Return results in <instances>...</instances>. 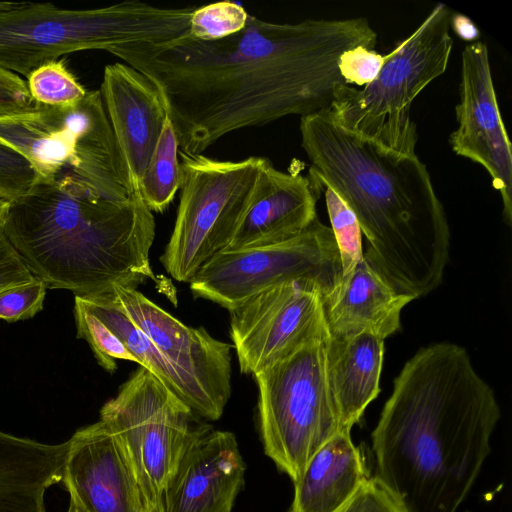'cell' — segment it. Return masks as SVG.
<instances>
[{"label":"cell","instance_id":"6da1fadb","mask_svg":"<svg viewBox=\"0 0 512 512\" xmlns=\"http://www.w3.org/2000/svg\"><path fill=\"white\" fill-rule=\"evenodd\" d=\"M365 18L274 23L248 16L240 32L216 41L184 37L134 42L109 53L159 91L182 151L200 154L233 131L289 115L326 113L346 84L341 54L374 49Z\"/></svg>","mask_w":512,"mask_h":512},{"label":"cell","instance_id":"7a4b0ae2","mask_svg":"<svg viewBox=\"0 0 512 512\" xmlns=\"http://www.w3.org/2000/svg\"><path fill=\"white\" fill-rule=\"evenodd\" d=\"M500 415L465 348H421L395 378L372 432L376 476L404 512H457L491 452Z\"/></svg>","mask_w":512,"mask_h":512},{"label":"cell","instance_id":"3957f363","mask_svg":"<svg viewBox=\"0 0 512 512\" xmlns=\"http://www.w3.org/2000/svg\"><path fill=\"white\" fill-rule=\"evenodd\" d=\"M308 177L328 185L354 213L368 241L363 258L400 295L436 289L449 259L450 230L426 165L335 124L302 116Z\"/></svg>","mask_w":512,"mask_h":512},{"label":"cell","instance_id":"277c9868","mask_svg":"<svg viewBox=\"0 0 512 512\" xmlns=\"http://www.w3.org/2000/svg\"><path fill=\"white\" fill-rule=\"evenodd\" d=\"M155 228L140 192L126 201L109 200L69 174L36 178L11 201L3 222L33 276L47 289L75 296L157 281L149 258Z\"/></svg>","mask_w":512,"mask_h":512},{"label":"cell","instance_id":"5b68a950","mask_svg":"<svg viewBox=\"0 0 512 512\" xmlns=\"http://www.w3.org/2000/svg\"><path fill=\"white\" fill-rule=\"evenodd\" d=\"M124 343L136 363L196 415L218 420L231 395V345L186 326L136 288L77 296Z\"/></svg>","mask_w":512,"mask_h":512},{"label":"cell","instance_id":"8992f818","mask_svg":"<svg viewBox=\"0 0 512 512\" xmlns=\"http://www.w3.org/2000/svg\"><path fill=\"white\" fill-rule=\"evenodd\" d=\"M194 9L135 0L92 9L0 2V68L27 77L42 64L78 51L170 42L188 34Z\"/></svg>","mask_w":512,"mask_h":512},{"label":"cell","instance_id":"52a82bcc","mask_svg":"<svg viewBox=\"0 0 512 512\" xmlns=\"http://www.w3.org/2000/svg\"><path fill=\"white\" fill-rule=\"evenodd\" d=\"M0 142L25 158L36 178L69 174L113 201L139 192L131 186L100 90L70 106L35 104L0 117Z\"/></svg>","mask_w":512,"mask_h":512},{"label":"cell","instance_id":"ba28073f","mask_svg":"<svg viewBox=\"0 0 512 512\" xmlns=\"http://www.w3.org/2000/svg\"><path fill=\"white\" fill-rule=\"evenodd\" d=\"M450 17L448 7L438 3L410 36L386 54L373 81L360 89L339 85L325 114L385 149L416 154L418 135L411 105L448 66L453 46Z\"/></svg>","mask_w":512,"mask_h":512},{"label":"cell","instance_id":"9c48e42d","mask_svg":"<svg viewBox=\"0 0 512 512\" xmlns=\"http://www.w3.org/2000/svg\"><path fill=\"white\" fill-rule=\"evenodd\" d=\"M330 333L254 374L265 454L295 483L313 455L341 432L326 373Z\"/></svg>","mask_w":512,"mask_h":512},{"label":"cell","instance_id":"30bf717a","mask_svg":"<svg viewBox=\"0 0 512 512\" xmlns=\"http://www.w3.org/2000/svg\"><path fill=\"white\" fill-rule=\"evenodd\" d=\"M180 201L160 261L177 281L190 282L225 250L248 209L267 158L218 160L179 150Z\"/></svg>","mask_w":512,"mask_h":512},{"label":"cell","instance_id":"8fae6325","mask_svg":"<svg viewBox=\"0 0 512 512\" xmlns=\"http://www.w3.org/2000/svg\"><path fill=\"white\" fill-rule=\"evenodd\" d=\"M195 415L142 366L102 406L100 420L120 442L144 502L162 498L167 482L200 425Z\"/></svg>","mask_w":512,"mask_h":512},{"label":"cell","instance_id":"7c38bea8","mask_svg":"<svg viewBox=\"0 0 512 512\" xmlns=\"http://www.w3.org/2000/svg\"><path fill=\"white\" fill-rule=\"evenodd\" d=\"M341 278L333 232L316 218L304 232L289 240L217 253L189 284L195 297L230 311L263 290L293 280L317 285L324 297Z\"/></svg>","mask_w":512,"mask_h":512},{"label":"cell","instance_id":"4fadbf2b","mask_svg":"<svg viewBox=\"0 0 512 512\" xmlns=\"http://www.w3.org/2000/svg\"><path fill=\"white\" fill-rule=\"evenodd\" d=\"M321 289L293 280L230 310V336L240 371L256 374L304 343L329 334Z\"/></svg>","mask_w":512,"mask_h":512},{"label":"cell","instance_id":"5bb4252c","mask_svg":"<svg viewBox=\"0 0 512 512\" xmlns=\"http://www.w3.org/2000/svg\"><path fill=\"white\" fill-rule=\"evenodd\" d=\"M457 129L449 142L458 156L480 164L500 192L503 215L512 218V145L502 120L486 44H468L461 57Z\"/></svg>","mask_w":512,"mask_h":512},{"label":"cell","instance_id":"9a60e30c","mask_svg":"<svg viewBox=\"0 0 512 512\" xmlns=\"http://www.w3.org/2000/svg\"><path fill=\"white\" fill-rule=\"evenodd\" d=\"M245 471L235 435L200 424L165 486L163 512H231Z\"/></svg>","mask_w":512,"mask_h":512},{"label":"cell","instance_id":"2e32d148","mask_svg":"<svg viewBox=\"0 0 512 512\" xmlns=\"http://www.w3.org/2000/svg\"><path fill=\"white\" fill-rule=\"evenodd\" d=\"M61 482L84 512H144V498L128 458L101 420L69 439Z\"/></svg>","mask_w":512,"mask_h":512},{"label":"cell","instance_id":"e0dca14e","mask_svg":"<svg viewBox=\"0 0 512 512\" xmlns=\"http://www.w3.org/2000/svg\"><path fill=\"white\" fill-rule=\"evenodd\" d=\"M99 90L131 186L139 191L168 116L165 105L155 85L124 63L105 66Z\"/></svg>","mask_w":512,"mask_h":512},{"label":"cell","instance_id":"ac0fdd59","mask_svg":"<svg viewBox=\"0 0 512 512\" xmlns=\"http://www.w3.org/2000/svg\"><path fill=\"white\" fill-rule=\"evenodd\" d=\"M320 192L308 176L279 171L268 159L252 201L225 250L272 245L300 235L317 218Z\"/></svg>","mask_w":512,"mask_h":512},{"label":"cell","instance_id":"d6986e66","mask_svg":"<svg viewBox=\"0 0 512 512\" xmlns=\"http://www.w3.org/2000/svg\"><path fill=\"white\" fill-rule=\"evenodd\" d=\"M322 299L331 336L369 332L383 340L400 329L401 311L414 300L397 294L364 258Z\"/></svg>","mask_w":512,"mask_h":512},{"label":"cell","instance_id":"ffe728a7","mask_svg":"<svg viewBox=\"0 0 512 512\" xmlns=\"http://www.w3.org/2000/svg\"><path fill=\"white\" fill-rule=\"evenodd\" d=\"M383 357L384 340L372 333L329 335L326 373L341 431L351 432L366 407L378 396Z\"/></svg>","mask_w":512,"mask_h":512},{"label":"cell","instance_id":"44dd1931","mask_svg":"<svg viewBox=\"0 0 512 512\" xmlns=\"http://www.w3.org/2000/svg\"><path fill=\"white\" fill-rule=\"evenodd\" d=\"M69 440L44 444L0 431V512H47L44 496L62 481Z\"/></svg>","mask_w":512,"mask_h":512},{"label":"cell","instance_id":"7402d4cb","mask_svg":"<svg viewBox=\"0 0 512 512\" xmlns=\"http://www.w3.org/2000/svg\"><path fill=\"white\" fill-rule=\"evenodd\" d=\"M370 476L351 432L341 431L309 460L289 512H337Z\"/></svg>","mask_w":512,"mask_h":512},{"label":"cell","instance_id":"603a6c76","mask_svg":"<svg viewBox=\"0 0 512 512\" xmlns=\"http://www.w3.org/2000/svg\"><path fill=\"white\" fill-rule=\"evenodd\" d=\"M179 143L167 116L158 143L139 183L140 194L151 212H163L180 188Z\"/></svg>","mask_w":512,"mask_h":512},{"label":"cell","instance_id":"cb8c5ba5","mask_svg":"<svg viewBox=\"0 0 512 512\" xmlns=\"http://www.w3.org/2000/svg\"><path fill=\"white\" fill-rule=\"evenodd\" d=\"M26 78L27 88L34 103L43 106H70L82 100L87 93L63 59L42 64Z\"/></svg>","mask_w":512,"mask_h":512},{"label":"cell","instance_id":"d4e9b609","mask_svg":"<svg viewBox=\"0 0 512 512\" xmlns=\"http://www.w3.org/2000/svg\"><path fill=\"white\" fill-rule=\"evenodd\" d=\"M311 180L324 192L330 228L339 251L342 277H346L363 260L361 228L354 213L328 185Z\"/></svg>","mask_w":512,"mask_h":512},{"label":"cell","instance_id":"484cf974","mask_svg":"<svg viewBox=\"0 0 512 512\" xmlns=\"http://www.w3.org/2000/svg\"><path fill=\"white\" fill-rule=\"evenodd\" d=\"M73 313L77 337L84 339L89 344L102 368L113 373L117 369V360L136 362L135 357L128 351L121 339L89 311L77 297H75Z\"/></svg>","mask_w":512,"mask_h":512},{"label":"cell","instance_id":"4316f807","mask_svg":"<svg viewBox=\"0 0 512 512\" xmlns=\"http://www.w3.org/2000/svg\"><path fill=\"white\" fill-rule=\"evenodd\" d=\"M248 16L243 6L228 0L195 7L188 35L201 41L220 40L244 29Z\"/></svg>","mask_w":512,"mask_h":512},{"label":"cell","instance_id":"83f0119b","mask_svg":"<svg viewBox=\"0 0 512 512\" xmlns=\"http://www.w3.org/2000/svg\"><path fill=\"white\" fill-rule=\"evenodd\" d=\"M46 291L37 278L0 291V319L12 323L34 317L43 308Z\"/></svg>","mask_w":512,"mask_h":512},{"label":"cell","instance_id":"f1b7e54d","mask_svg":"<svg viewBox=\"0 0 512 512\" xmlns=\"http://www.w3.org/2000/svg\"><path fill=\"white\" fill-rule=\"evenodd\" d=\"M386 55L364 46L344 51L338 60V70L347 85L365 86L380 72Z\"/></svg>","mask_w":512,"mask_h":512},{"label":"cell","instance_id":"f546056e","mask_svg":"<svg viewBox=\"0 0 512 512\" xmlns=\"http://www.w3.org/2000/svg\"><path fill=\"white\" fill-rule=\"evenodd\" d=\"M36 180L31 165L18 152L0 142V192L15 199Z\"/></svg>","mask_w":512,"mask_h":512},{"label":"cell","instance_id":"4dcf8cb0","mask_svg":"<svg viewBox=\"0 0 512 512\" xmlns=\"http://www.w3.org/2000/svg\"><path fill=\"white\" fill-rule=\"evenodd\" d=\"M337 512H404V510L375 475L366 479Z\"/></svg>","mask_w":512,"mask_h":512},{"label":"cell","instance_id":"1f68e13d","mask_svg":"<svg viewBox=\"0 0 512 512\" xmlns=\"http://www.w3.org/2000/svg\"><path fill=\"white\" fill-rule=\"evenodd\" d=\"M34 105L26 81L0 68V117L25 112Z\"/></svg>","mask_w":512,"mask_h":512},{"label":"cell","instance_id":"d6a6232c","mask_svg":"<svg viewBox=\"0 0 512 512\" xmlns=\"http://www.w3.org/2000/svg\"><path fill=\"white\" fill-rule=\"evenodd\" d=\"M36 278L15 251L0 224V291Z\"/></svg>","mask_w":512,"mask_h":512},{"label":"cell","instance_id":"836d02e7","mask_svg":"<svg viewBox=\"0 0 512 512\" xmlns=\"http://www.w3.org/2000/svg\"><path fill=\"white\" fill-rule=\"evenodd\" d=\"M450 27L465 41L475 42L480 36L476 25L467 16L459 13L451 14Z\"/></svg>","mask_w":512,"mask_h":512},{"label":"cell","instance_id":"e575fe53","mask_svg":"<svg viewBox=\"0 0 512 512\" xmlns=\"http://www.w3.org/2000/svg\"><path fill=\"white\" fill-rule=\"evenodd\" d=\"M12 199L0 192V224L4 222Z\"/></svg>","mask_w":512,"mask_h":512},{"label":"cell","instance_id":"d590c367","mask_svg":"<svg viewBox=\"0 0 512 512\" xmlns=\"http://www.w3.org/2000/svg\"><path fill=\"white\" fill-rule=\"evenodd\" d=\"M144 512H163L162 498L151 502H145Z\"/></svg>","mask_w":512,"mask_h":512},{"label":"cell","instance_id":"8d00e7d4","mask_svg":"<svg viewBox=\"0 0 512 512\" xmlns=\"http://www.w3.org/2000/svg\"><path fill=\"white\" fill-rule=\"evenodd\" d=\"M67 512H84V510L80 507V505L77 503V501L70 497L69 501V507Z\"/></svg>","mask_w":512,"mask_h":512}]
</instances>
